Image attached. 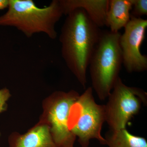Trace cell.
Listing matches in <instances>:
<instances>
[{"mask_svg": "<svg viewBox=\"0 0 147 147\" xmlns=\"http://www.w3.org/2000/svg\"><path fill=\"white\" fill-rule=\"evenodd\" d=\"M60 36L62 55L70 71L84 88L87 70L101 32L82 9L67 14Z\"/></svg>", "mask_w": 147, "mask_h": 147, "instance_id": "6da1fadb", "label": "cell"}, {"mask_svg": "<svg viewBox=\"0 0 147 147\" xmlns=\"http://www.w3.org/2000/svg\"><path fill=\"white\" fill-rule=\"evenodd\" d=\"M8 7L0 17V26L15 27L28 37L42 32L52 39L57 37L55 25L63 14L59 1L39 8L32 0H9Z\"/></svg>", "mask_w": 147, "mask_h": 147, "instance_id": "7a4b0ae2", "label": "cell"}, {"mask_svg": "<svg viewBox=\"0 0 147 147\" xmlns=\"http://www.w3.org/2000/svg\"><path fill=\"white\" fill-rule=\"evenodd\" d=\"M119 32H101L90 60L89 69L92 89L101 100L108 98L123 64Z\"/></svg>", "mask_w": 147, "mask_h": 147, "instance_id": "3957f363", "label": "cell"}, {"mask_svg": "<svg viewBox=\"0 0 147 147\" xmlns=\"http://www.w3.org/2000/svg\"><path fill=\"white\" fill-rule=\"evenodd\" d=\"M92 87L80 95L71 106L68 119V127L78 138L82 147H88L90 140L96 139L100 144H106L101 134L102 125L105 121V105L98 104L93 95Z\"/></svg>", "mask_w": 147, "mask_h": 147, "instance_id": "277c9868", "label": "cell"}, {"mask_svg": "<svg viewBox=\"0 0 147 147\" xmlns=\"http://www.w3.org/2000/svg\"><path fill=\"white\" fill-rule=\"evenodd\" d=\"M80 94L76 91H58L44 99L43 112L39 122L47 125L58 147H74L76 137L68 127V119L71 106Z\"/></svg>", "mask_w": 147, "mask_h": 147, "instance_id": "5b68a950", "label": "cell"}, {"mask_svg": "<svg viewBox=\"0 0 147 147\" xmlns=\"http://www.w3.org/2000/svg\"><path fill=\"white\" fill-rule=\"evenodd\" d=\"M105 105V121L112 130L126 128L127 124L146 105L147 94L140 88L129 87L119 77Z\"/></svg>", "mask_w": 147, "mask_h": 147, "instance_id": "8992f818", "label": "cell"}, {"mask_svg": "<svg viewBox=\"0 0 147 147\" xmlns=\"http://www.w3.org/2000/svg\"><path fill=\"white\" fill-rule=\"evenodd\" d=\"M147 27L146 19L131 16L123 34H121L119 43L123 64L128 73L147 70V57L140 50Z\"/></svg>", "mask_w": 147, "mask_h": 147, "instance_id": "52a82bcc", "label": "cell"}, {"mask_svg": "<svg viewBox=\"0 0 147 147\" xmlns=\"http://www.w3.org/2000/svg\"><path fill=\"white\" fill-rule=\"evenodd\" d=\"M8 141L9 147H58L49 127L39 121L25 134L13 132Z\"/></svg>", "mask_w": 147, "mask_h": 147, "instance_id": "ba28073f", "label": "cell"}, {"mask_svg": "<svg viewBox=\"0 0 147 147\" xmlns=\"http://www.w3.org/2000/svg\"><path fill=\"white\" fill-rule=\"evenodd\" d=\"M60 3L63 14L67 15L77 9H84L99 28L106 26L110 0H61Z\"/></svg>", "mask_w": 147, "mask_h": 147, "instance_id": "9c48e42d", "label": "cell"}, {"mask_svg": "<svg viewBox=\"0 0 147 147\" xmlns=\"http://www.w3.org/2000/svg\"><path fill=\"white\" fill-rule=\"evenodd\" d=\"M134 0H110L106 26L110 31L119 32L130 21Z\"/></svg>", "mask_w": 147, "mask_h": 147, "instance_id": "30bf717a", "label": "cell"}, {"mask_svg": "<svg viewBox=\"0 0 147 147\" xmlns=\"http://www.w3.org/2000/svg\"><path fill=\"white\" fill-rule=\"evenodd\" d=\"M105 139L109 147H147L145 138L131 134L126 128L110 130Z\"/></svg>", "mask_w": 147, "mask_h": 147, "instance_id": "8fae6325", "label": "cell"}, {"mask_svg": "<svg viewBox=\"0 0 147 147\" xmlns=\"http://www.w3.org/2000/svg\"><path fill=\"white\" fill-rule=\"evenodd\" d=\"M130 16L134 18H142L147 15V0H134Z\"/></svg>", "mask_w": 147, "mask_h": 147, "instance_id": "7c38bea8", "label": "cell"}, {"mask_svg": "<svg viewBox=\"0 0 147 147\" xmlns=\"http://www.w3.org/2000/svg\"><path fill=\"white\" fill-rule=\"evenodd\" d=\"M10 96V92L7 89L4 88L0 90V114L7 110L6 102Z\"/></svg>", "mask_w": 147, "mask_h": 147, "instance_id": "4fadbf2b", "label": "cell"}, {"mask_svg": "<svg viewBox=\"0 0 147 147\" xmlns=\"http://www.w3.org/2000/svg\"><path fill=\"white\" fill-rule=\"evenodd\" d=\"M9 1L7 0H0V10L8 7Z\"/></svg>", "mask_w": 147, "mask_h": 147, "instance_id": "5bb4252c", "label": "cell"}]
</instances>
